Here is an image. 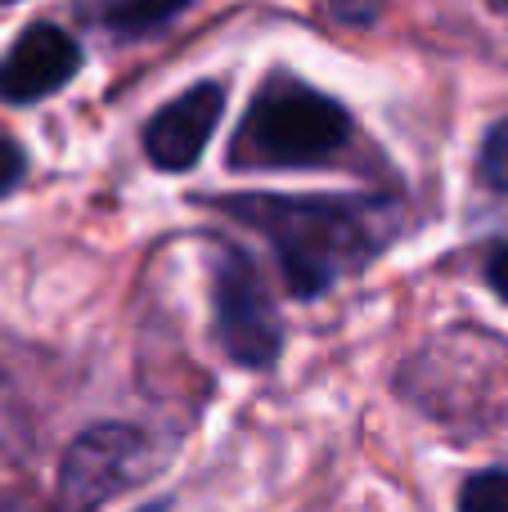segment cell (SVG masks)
Instances as JSON below:
<instances>
[{
	"mask_svg": "<svg viewBox=\"0 0 508 512\" xmlns=\"http://www.w3.org/2000/svg\"><path fill=\"white\" fill-rule=\"evenodd\" d=\"M347 140V108L293 77H275L261 86V95L243 113L239 135L230 144V162L243 171L320 167V162L338 158Z\"/></svg>",
	"mask_w": 508,
	"mask_h": 512,
	"instance_id": "cell-2",
	"label": "cell"
},
{
	"mask_svg": "<svg viewBox=\"0 0 508 512\" xmlns=\"http://www.w3.org/2000/svg\"><path fill=\"white\" fill-rule=\"evenodd\" d=\"M374 5H378V0H338V9H342V14H351V18H369V14H374Z\"/></svg>",
	"mask_w": 508,
	"mask_h": 512,
	"instance_id": "cell-13",
	"label": "cell"
},
{
	"mask_svg": "<svg viewBox=\"0 0 508 512\" xmlns=\"http://www.w3.org/2000/svg\"><path fill=\"white\" fill-rule=\"evenodd\" d=\"M221 108H225V90L216 81H203V86L176 95L171 104H162L144 126V149H149L153 167L162 171L194 167L203 158L207 140H212L216 122H221Z\"/></svg>",
	"mask_w": 508,
	"mask_h": 512,
	"instance_id": "cell-7",
	"label": "cell"
},
{
	"mask_svg": "<svg viewBox=\"0 0 508 512\" xmlns=\"http://www.w3.org/2000/svg\"><path fill=\"white\" fill-rule=\"evenodd\" d=\"M459 512H508V472L491 468L468 477L459 490Z\"/></svg>",
	"mask_w": 508,
	"mask_h": 512,
	"instance_id": "cell-9",
	"label": "cell"
},
{
	"mask_svg": "<svg viewBox=\"0 0 508 512\" xmlns=\"http://www.w3.org/2000/svg\"><path fill=\"white\" fill-rule=\"evenodd\" d=\"M482 180L508 194V122H500L482 144Z\"/></svg>",
	"mask_w": 508,
	"mask_h": 512,
	"instance_id": "cell-10",
	"label": "cell"
},
{
	"mask_svg": "<svg viewBox=\"0 0 508 512\" xmlns=\"http://www.w3.org/2000/svg\"><path fill=\"white\" fill-rule=\"evenodd\" d=\"M419 409L464 427H495L508 414V342L482 328H450L401 373Z\"/></svg>",
	"mask_w": 508,
	"mask_h": 512,
	"instance_id": "cell-3",
	"label": "cell"
},
{
	"mask_svg": "<svg viewBox=\"0 0 508 512\" xmlns=\"http://www.w3.org/2000/svg\"><path fill=\"white\" fill-rule=\"evenodd\" d=\"M216 337L234 364L266 369L284 346V324L275 315L257 265L243 252H225L216 265Z\"/></svg>",
	"mask_w": 508,
	"mask_h": 512,
	"instance_id": "cell-5",
	"label": "cell"
},
{
	"mask_svg": "<svg viewBox=\"0 0 508 512\" xmlns=\"http://www.w3.org/2000/svg\"><path fill=\"white\" fill-rule=\"evenodd\" d=\"M5 5H9V0H5Z\"/></svg>",
	"mask_w": 508,
	"mask_h": 512,
	"instance_id": "cell-15",
	"label": "cell"
},
{
	"mask_svg": "<svg viewBox=\"0 0 508 512\" xmlns=\"http://www.w3.org/2000/svg\"><path fill=\"white\" fill-rule=\"evenodd\" d=\"M23 171H27L23 149H18L14 140H5V135H0V198L14 194L18 180H23Z\"/></svg>",
	"mask_w": 508,
	"mask_h": 512,
	"instance_id": "cell-11",
	"label": "cell"
},
{
	"mask_svg": "<svg viewBox=\"0 0 508 512\" xmlns=\"http://www.w3.org/2000/svg\"><path fill=\"white\" fill-rule=\"evenodd\" d=\"M153 445L140 427L99 423L68 445L59 468V504L63 512H95L113 495L131 490L153 468Z\"/></svg>",
	"mask_w": 508,
	"mask_h": 512,
	"instance_id": "cell-4",
	"label": "cell"
},
{
	"mask_svg": "<svg viewBox=\"0 0 508 512\" xmlns=\"http://www.w3.org/2000/svg\"><path fill=\"white\" fill-rule=\"evenodd\" d=\"M185 5L189 0H104L99 18H104L113 32L135 36V32H158V27H167Z\"/></svg>",
	"mask_w": 508,
	"mask_h": 512,
	"instance_id": "cell-8",
	"label": "cell"
},
{
	"mask_svg": "<svg viewBox=\"0 0 508 512\" xmlns=\"http://www.w3.org/2000/svg\"><path fill=\"white\" fill-rule=\"evenodd\" d=\"M234 221L266 234L293 297H320L342 274L369 265L396 234L387 198H225Z\"/></svg>",
	"mask_w": 508,
	"mask_h": 512,
	"instance_id": "cell-1",
	"label": "cell"
},
{
	"mask_svg": "<svg viewBox=\"0 0 508 512\" xmlns=\"http://www.w3.org/2000/svg\"><path fill=\"white\" fill-rule=\"evenodd\" d=\"M0 512H32L27 504H14V499H9V504H0Z\"/></svg>",
	"mask_w": 508,
	"mask_h": 512,
	"instance_id": "cell-14",
	"label": "cell"
},
{
	"mask_svg": "<svg viewBox=\"0 0 508 512\" xmlns=\"http://www.w3.org/2000/svg\"><path fill=\"white\" fill-rule=\"evenodd\" d=\"M77 68V41L54 23H32L0 59V99L5 104H36V99L68 86L77 77Z\"/></svg>",
	"mask_w": 508,
	"mask_h": 512,
	"instance_id": "cell-6",
	"label": "cell"
},
{
	"mask_svg": "<svg viewBox=\"0 0 508 512\" xmlns=\"http://www.w3.org/2000/svg\"><path fill=\"white\" fill-rule=\"evenodd\" d=\"M486 279H491V288L508 301V243H500V248L491 252V261H486Z\"/></svg>",
	"mask_w": 508,
	"mask_h": 512,
	"instance_id": "cell-12",
	"label": "cell"
}]
</instances>
